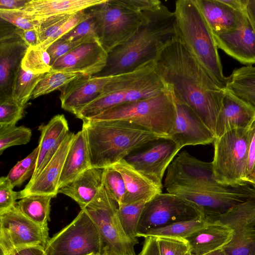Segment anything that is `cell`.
I'll use <instances>...</instances> for the list:
<instances>
[{"label":"cell","mask_w":255,"mask_h":255,"mask_svg":"<svg viewBox=\"0 0 255 255\" xmlns=\"http://www.w3.org/2000/svg\"><path fill=\"white\" fill-rule=\"evenodd\" d=\"M154 61L157 72L174 99L192 109L215 136L226 90L174 36L161 47Z\"/></svg>","instance_id":"obj_1"},{"label":"cell","mask_w":255,"mask_h":255,"mask_svg":"<svg viewBox=\"0 0 255 255\" xmlns=\"http://www.w3.org/2000/svg\"><path fill=\"white\" fill-rule=\"evenodd\" d=\"M144 19L126 41L108 53L107 63L97 76H114L154 60L161 47L174 34V14L160 1L144 10Z\"/></svg>","instance_id":"obj_2"},{"label":"cell","mask_w":255,"mask_h":255,"mask_svg":"<svg viewBox=\"0 0 255 255\" xmlns=\"http://www.w3.org/2000/svg\"><path fill=\"white\" fill-rule=\"evenodd\" d=\"M82 121L91 167L112 166L149 142L162 138L127 121Z\"/></svg>","instance_id":"obj_3"},{"label":"cell","mask_w":255,"mask_h":255,"mask_svg":"<svg viewBox=\"0 0 255 255\" xmlns=\"http://www.w3.org/2000/svg\"><path fill=\"white\" fill-rule=\"evenodd\" d=\"M174 37L223 89L225 76L214 35L195 0L175 2Z\"/></svg>","instance_id":"obj_4"},{"label":"cell","mask_w":255,"mask_h":255,"mask_svg":"<svg viewBox=\"0 0 255 255\" xmlns=\"http://www.w3.org/2000/svg\"><path fill=\"white\" fill-rule=\"evenodd\" d=\"M169 90L157 72L154 61L134 70L114 76L96 99L76 115L82 120L92 118L113 107L159 95Z\"/></svg>","instance_id":"obj_5"},{"label":"cell","mask_w":255,"mask_h":255,"mask_svg":"<svg viewBox=\"0 0 255 255\" xmlns=\"http://www.w3.org/2000/svg\"><path fill=\"white\" fill-rule=\"evenodd\" d=\"M158 0H105L90 12L94 17L97 37L108 53L128 39L144 19V10Z\"/></svg>","instance_id":"obj_6"},{"label":"cell","mask_w":255,"mask_h":255,"mask_svg":"<svg viewBox=\"0 0 255 255\" xmlns=\"http://www.w3.org/2000/svg\"><path fill=\"white\" fill-rule=\"evenodd\" d=\"M175 118V99L169 89L155 96L113 107L89 119L127 121L166 138L172 129Z\"/></svg>","instance_id":"obj_7"},{"label":"cell","mask_w":255,"mask_h":255,"mask_svg":"<svg viewBox=\"0 0 255 255\" xmlns=\"http://www.w3.org/2000/svg\"><path fill=\"white\" fill-rule=\"evenodd\" d=\"M250 125L215 138L212 163L215 179L219 184L232 187L248 184L246 177Z\"/></svg>","instance_id":"obj_8"},{"label":"cell","mask_w":255,"mask_h":255,"mask_svg":"<svg viewBox=\"0 0 255 255\" xmlns=\"http://www.w3.org/2000/svg\"><path fill=\"white\" fill-rule=\"evenodd\" d=\"M119 204L103 185L84 209L99 233L101 255H135L136 245L125 233L118 216Z\"/></svg>","instance_id":"obj_9"},{"label":"cell","mask_w":255,"mask_h":255,"mask_svg":"<svg viewBox=\"0 0 255 255\" xmlns=\"http://www.w3.org/2000/svg\"><path fill=\"white\" fill-rule=\"evenodd\" d=\"M46 255H101V238L94 223L81 209L69 225L50 238Z\"/></svg>","instance_id":"obj_10"},{"label":"cell","mask_w":255,"mask_h":255,"mask_svg":"<svg viewBox=\"0 0 255 255\" xmlns=\"http://www.w3.org/2000/svg\"><path fill=\"white\" fill-rule=\"evenodd\" d=\"M200 207L207 221L231 208L249 199L255 198V188L249 184L232 187L217 183L201 188L173 187L166 188Z\"/></svg>","instance_id":"obj_11"},{"label":"cell","mask_w":255,"mask_h":255,"mask_svg":"<svg viewBox=\"0 0 255 255\" xmlns=\"http://www.w3.org/2000/svg\"><path fill=\"white\" fill-rule=\"evenodd\" d=\"M201 218H205L202 209L196 204L175 194L162 192L145 203L139 220L137 237L151 229Z\"/></svg>","instance_id":"obj_12"},{"label":"cell","mask_w":255,"mask_h":255,"mask_svg":"<svg viewBox=\"0 0 255 255\" xmlns=\"http://www.w3.org/2000/svg\"><path fill=\"white\" fill-rule=\"evenodd\" d=\"M49 239L48 225L32 221L16 206L0 214V249L3 255L28 246H38L45 249Z\"/></svg>","instance_id":"obj_13"},{"label":"cell","mask_w":255,"mask_h":255,"mask_svg":"<svg viewBox=\"0 0 255 255\" xmlns=\"http://www.w3.org/2000/svg\"><path fill=\"white\" fill-rule=\"evenodd\" d=\"M217 222L233 231L223 249L228 255H255V198L239 204L207 220Z\"/></svg>","instance_id":"obj_14"},{"label":"cell","mask_w":255,"mask_h":255,"mask_svg":"<svg viewBox=\"0 0 255 255\" xmlns=\"http://www.w3.org/2000/svg\"><path fill=\"white\" fill-rule=\"evenodd\" d=\"M181 148L173 141L160 138L131 153L124 159L137 171L163 188L166 170Z\"/></svg>","instance_id":"obj_15"},{"label":"cell","mask_w":255,"mask_h":255,"mask_svg":"<svg viewBox=\"0 0 255 255\" xmlns=\"http://www.w3.org/2000/svg\"><path fill=\"white\" fill-rule=\"evenodd\" d=\"M217 183L212 162L201 161L183 150L168 166L164 186L166 188H201Z\"/></svg>","instance_id":"obj_16"},{"label":"cell","mask_w":255,"mask_h":255,"mask_svg":"<svg viewBox=\"0 0 255 255\" xmlns=\"http://www.w3.org/2000/svg\"><path fill=\"white\" fill-rule=\"evenodd\" d=\"M213 35L218 48L227 54L247 66L255 64V29L246 10L239 11L233 27Z\"/></svg>","instance_id":"obj_17"},{"label":"cell","mask_w":255,"mask_h":255,"mask_svg":"<svg viewBox=\"0 0 255 255\" xmlns=\"http://www.w3.org/2000/svg\"><path fill=\"white\" fill-rule=\"evenodd\" d=\"M0 24V100L11 98L15 75L28 47L15 33L16 27Z\"/></svg>","instance_id":"obj_18"},{"label":"cell","mask_w":255,"mask_h":255,"mask_svg":"<svg viewBox=\"0 0 255 255\" xmlns=\"http://www.w3.org/2000/svg\"><path fill=\"white\" fill-rule=\"evenodd\" d=\"M108 53L98 38L85 42L56 60L51 69L93 76L105 67Z\"/></svg>","instance_id":"obj_19"},{"label":"cell","mask_w":255,"mask_h":255,"mask_svg":"<svg viewBox=\"0 0 255 255\" xmlns=\"http://www.w3.org/2000/svg\"><path fill=\"white\" fill-rule=\"evenodd\" d=\"M175 102L176 118L172 129L166 138L173 141L181 148L187 145L213 143L214 134L194 111L175 99Z\"/></svg>","instance_id":"obj_20"},{"label":"cell","mask_w":255,"mask_h":255,"mask_svg":"<svg viewBox=\"0 0 255 255\" xmlns=\"http://www.w3.org/2000/svg\"><path fill=\"white\" fill-rule=\"evenodd\" d=\"M113 77L80 75L60 91L62 108L76 116L100 96Z\"/></svg>","instance_id":"obj_21"},{"label":"cell","mask_w":255,"mask_h":255,"mask_svg":"<svg viewBox=\"0 0 255 255\" xmlns=\"http://www.w3.org/2000/svg\"><path fill=\"white\" fill-rule=\"evenodd\" d=\"M69 132L55 154L39 174L25 188L18 192V199L33 194L53 195L58 193V183L63 165L75 136Z\"/></svg>","instance_id":"obj_22"},{"label":"cell","mask_w":255,"mask_h":255,"mask_svg":"<svg viewBox=\"0 0 255 255\" xmlns=\"http://www.w3.org/2000/svg\"><path fill=\"white\" fill-rule=\"evenodd\" d=\"M255 120V110L226 90L215 131V138L232 129L247 128Z\"/></svg>","instance_id":"obj_23"},{"label":"cell","mask_w":255,"mask_h":255,"mask_svg":"<svg viewBox=\"0 0 255 255\" xmlns=\"http://www.w3.org/2000/svg\"><path fill=\"white\" fill-rule=\"evenodd\" d=\"M41 135L37 164L29 181H32L52 158L69 131L68 124L64 115H57L46 125L39 128Z\"/></svg>","instance_id":"obj_24"},{"label":"cell","mask_w":255,"mask_h":255,"mask_svg":"<svg viewBox=\"0 0 255 255\" xmlns=\"http://www.w3.org/2000/svg\"><path fill=\"white\" fill-rule=\"evenodd\" d=\"M112 166L120 173L125 182L126 192L122 204L147 202L162 193V188L137 171L124 159Z\"/></svg>","instance_id":"obj_25"},{"label":"cell","mask_w":255,"mask_h":255,"mask_svg":"<svg viewBox=\"0 0 255 255\" xmlns=\"http://www.w3.org/2000/svg\"><path fill=\"white\" fill-rule=\"evenodd\" d=\"M233 231L217 222H208L204 227L186 238L192 255H203L223 249L231 241Z\"/></svg>","instance_id":"obj_26"},{"label":"cell","mask_w":255,"mask_h":255,"mask_svg":"<svg viewBox=\"0 0 255 255\" xmlns=\"http://www.w3.org/2000/svg\"><path fill=\"white\" fill-rule=\"evenodd\" d=\"M105 0H30L21 9L40 21L51 16L72 14L98 6Z\"/></svg>","instance_id":"obj_27"},{"label":"cell","mask_w":255,"mask_h":255,"mask_svg":"<svg viewBox=\"0 0 255 255\" xmlns=\"http://www.w3.org/2000/svg\"><path fill=\"white\" fill-rule=\"evenodd\" d=\"M90 167L86 133L82 128L75 134L67 153L58 183V190L68 185Z\"/></svg>","instance_id":"obj_28"},{"label":"cell","mask_w":255,"mask_h":255,"mask_svg":"<svg viewBox=\"0 0 255 255\" xmlns=\"http://www.w3.org/2000/svg\"><path fill=\"white\" fill-rule=\"evenodd\" d=\"M103 171L104 168L91 167L58 192L73 199L83 209L95 198L102 187Z\"/></svg>","instance_id":"obj_29"},{"label":"cell","mask_w":255,"mask_h":255,"mask_svg":"<svg viewBox=\"0 0 255 255\" xmlns=\"http://www.w3.org/2000/svg\"><path fill=\"white\" fill-rule=\"evenodd\" d=\"M213 34L227 31L237 23L238 12L221 0H195Z\"/></svg>","instance_id":"obj_30"},{"label":"cell","mask_w":255,"mask_h":255,"mask_svg":"<svg viewBox=\"0 0 255 255\" xmlns=\"http://www.w3.org/2000/svg\"><path fill=\"white\" fill-rule=\"evenodd\" d=\"M226 90L255 110V67L246 65L234 69L228 77Z\"/></svg>","instance_id":"obj_31"},{"label":"cell","mask_w":255,"mask_h":255,"mask_svg":"<svg viewBox=\"0 0 255 255\" xmlns=\"http://www.w3.org/2000/svg\"><path fill=\"white\" fill-rule=\"evenodd\" d=\"M53 195L33 194L21 198L16 204L20 212L41 225H48L50 220V201Z\"/></svg>","instance_id":"obj_32"},{"label":"cell","mask_w":255,"mask_h":255,"mask_svg":"<svg viewBox=\"0 0 255 255\" xmlns=\"http://www.w3.org/2000/svg\"><path fill=\"white\" fill-rule=\"evenodd\" d=\"M208 222L204 218L176 222L151 229L140 237H165L186 239L205 226Z\"/></svg>","instance_id":"obj_33"},{"label":"cell","mask_w":255,"mask_h":255,"mask_svg":"<svg viewBox=\"0 0 255 255\" xmlns=\"http://www.w3.org/2000/svg\"><path fill=\"white\" fill-rule=\"evenodd\" d=\"M45 74H35L19 67L13 83L11 98L22 106L31 98L33 92Z\"/></svg>","instance_id":"obj_34"},{"label":"cell","mask_w":255,"mask_h":255,"mask_svg":"<svg viewBox=\"0 0 255 255\" xmlns=\"http://www.w3.org/2000/svg\"><path fill=\"white\" fill-rule=\"evenodd\" d=\"M81 75L82 74L76 72L50 69L45 74L36 86L31 99H34L56 90L61 91L68 84Z\"/></svg>","instance_id":"obj_35"},{"label":"cell","mask_w":255,"mask_h":255,"mask_svg":"<svg viewBox=\"0 0 255 255\" xmlns=\"http://www.w3.org/2000/svg\"><path fill=\"white\" fill-rule=\"evenodd\" d=\"M146 203L137 202L119 205L118 216L123 229L127 235L136 244L138 243L137 226Z\"/></svg>","instance_id":"obj_36"},{"label":"cell","mask_w":255,"mask_h":255,"mask_svg":"<svg viewBox=\"0 0 255 255\" xmlns=\"http://www.w3.org/2000/svg\"><path fill=\"white\" fill-rule=\"evenodd\" d=\"M21 67L35 74L46 73L51 68L50 55L47 50L39 46L28 47L22 59Z\"/></svg>","instance_id":"obj_37"},{"label":"cell","mask_w":255,"mask_h":255,"mask_svg":"<svg viewBox=\"0 0 255 255\" xmlns=\"http://www.w3.org/2000/svg\"><path fill=\"white\" fill-rule=\"evenodd\" d=\"M39 147L37 146L25 158L18 161L9 171L7 178L12 186H21L35 171L38 156Z\"/></svg>","instance_id":"obj_38"},{"label":"cell","mask_w":255,"mask_h":255,"mask_svg":"<svg viewBox=\"0 0 255 255\" xmlns=\"http://www.w3.org/2000/svg\"><path fill=\"white\" fill-rule=\"evenodd\" d=\"M31 136V130L23 126L0 128V154L9 147L27 143Z\"/></svg>","instance_id":"obj_39"},{"label":"cell","mask_w":255,"mask_h":255,"mask_svg":"<svg viewBox=\"0 0 255 255\" xmlns=\"http://www.w3.org/2000/svg\"><path fill=\"white\" fill-rule=\"evenodd\" d=\"M103 185L119 205L123 203L126 192L125 182L120 173L112 166L104 168Z\"/></svg>","instance_id":"obj_40"},{"label":"cell","mask_w":255,"mask_h":255,"mask_svg":"<svg viewBox=\"0 0 255 255\" xmlns=\"http://www.w3.org/2000/svg\"><path fill=\"white\" fill-rule=\"evenodd\" d=\"M154 239L157 255H192L186 239L165 237H154Z\"/></svg>","instance_id":"obj_41"},{"label":"cell","mask_w":255,"mask_h":255,"mask_svg":"<svg viewBox=\"0 0 255 255\" xmlns=\"http://www.w3.org/2000/svg\"><path fill=\"white\" fill-rule=\"evenodd\" d=\"M24 107L12 98L0 100V128L15 126L22 119Z\"/></svg>","instance_id":"obj_42"},{"label":"cell","mask_w":255,"mask_h":255,"mask_svg":"<svg viewBox=\"0 0 255 255\" xmlns=\"http://www.w3.org/2000/svg\"><path fill=\"white\" fill-rule=\"evenodd\" d=\"M0 19L16 28L27 30L38 28L40 21L22 9H0Z\"/></svg>","instance_id":"obj_43"},{"label":"cell","mask_w":255,"mask_h":255,"mask_svg":"<svg viewBox=\"0 0 255 255\" xmlns=\"http://www.w3.org/2000/svg\"><path fill=\"white\" fill-rule=\"evenodd\" d=\"M72 14L53 16L40 20L38 28L40 45L53 36Z\"/></svg>","instance_id":"obj_44"},{"label":"cell","mask_w":255,"mask_h":255,"mask_svg":"<svg viewBox=\"0 0 255 255\" xmlns=\"http://www.w3.org/2000/svg\"><path fill=\"white\" fill-rule=\"evenodd\" d=\"M96 36H88L74 41H67L60 38L53 43L47 49L51 58V65L57 59L79 45L88 41Z\"/></svg>","instance_id":"obj_45"},{"label":"cell","mask_w":255,"mask_h":255,"mask_svg":"<svg viewBox=\"0 0 255 255\" xmlns=\"http://www.w3.org/2000/svg\"><path fill=\"white\" fill-rule=\"evenodd\" d=\"M90 16V12H85V10L72 14L53 36L38 46L47 50L53 43L72 30L80 23L89 18Z\"/></svg>","instance_id":"obj_46"},{"label":"cell","mask_w":255,"mask_h":255,"mask_svg":"<svg viewBox=\"0 0 255 255\" xmlns=\"http://www.w3.org/2000/svg\"><path fill=\"white\" fill-rule=\"evenodd\" d=\"M90 13L89 18L80 23L60 38L67 41H74L88 36L97 37L96 20L92 13Z\"/></svg>","instance_id":"obj_47"},{"label":"cell","mask_w":255,"mask_h":255,"mask_svg":"<svg viewBox=\"0 0 255 255\" xmlns=\"http://www.w3.org/2000/svg\"><path fill=\"white\" fill-rule=\"evenodd\" d=\"M7 177L0 178V214L3 213L16 205L18 192L13 190Z\"/></svg>","instance_id":"obj_48"},{"label":"cell","mask_w":255,"mask_h":255,"mask_svg":"<svg viewBox=\"0 0 255 255\" xmlns=\"http://www.w3.org/2000/svg\"><path fill=\"white\" fill-rule=\"evenodd\" d=\"M255 173V120L250 125L246 182Z\"/></svg>","instance_id":"obj_49"},{"label":"cell","mask_w":255,"mask_h":255,"mask_svg":"<svg viewBox=\"0 0 255 255\" xmlns=\"http://www.w3.org/2000/svg\"><path fill=\"white\" fill-rule=\"evenodd\" d=\"M14 31L28 47H37L40 45L38 29L23 30L15 27Z\"/></svg>","instance_id":"obj_50"},{"label":"cell","mask_w":255,"mask_h":255,"mask_svg":"<svg viewBox=\"0 0 255 255\" xmlns=\"http://www.w3.org/2000/svg\"><path fill=\"white\" fill-rule=\"evenodd\" d=\"M30 0H0V9L16 10L23 8Z\"/></svg>","instance_id":"obj_51"},{"label":"cell","mask_w":255,"mask_h":255,"mask_svg":"<svg viewBox=\"0 0 255 255\" xmlns=\"http://www.w3.org/2000/svg\"><path fill=\"white\" fill-rule=\"evenodd\" d=\"M144 241L141 251L138 255H157L153 236L146 237Z\"/></svg>","instance_id":"obj_52"},{"label":"cell","mask_w":255,"mask_h":255,"mask_svg":"<svg viewBox=\"0 0 255 255\" xmlns=\"http://www.w3.org/2000/svg\"><path fill=\"white\" fill-rule=\"evenodd\" d=\"M15 251L18 255H46L45 249L38 246L26 247Z\"/></svg>","instance_id":"obj_53"},{"label":"cell","mask_w":255,"mask_h":255,"mask_svg":"<svg viewBox=\"0 0 255 255\" xmlns=\"http://www.w3.org/2000/svg\"><path fill=\"white\" fill-rule=\"evenodd\" d=\"M222 2L227 5L236 11H246L248 0H221Z\"/></svg>","instance_id":"obj_54"},{"label":"cell","mask_w":255,"mask_h":255,"mask_svg":"<svg viewBox=\"0 0 255 255\" xmlns=\"http://www.w3.org/2000/svg\"><path fill=\"white\" fill-rule=\"evenodd\" d=\"M246 10L247 15L255 29V0H248Z\"/></svg>","instance_id":"obj_55"},{"label":"cell","mask_w":255,"mask_h":255,"mask_svg":"<svg viewBox=\"0 0 255 255\" xmlns=\"http://www.w3.org/2000/svg\"><path fill=\"white\" fill-rule=\"evenodd\" d=\"M203 255H228L223 249L217 250Z\"/></svg>","instance_id":"obj_56"},{"label":"cell","mask_w":255,"mask_h":255,"mask_svg":"<svg viewBox=\"0 0 255 255\" xmlns=\"http://www.w3.org/2000/svg\"><path fill=\"white\" fill-rule=\"evenodd\" d=\"M247 183L255 188V173L248 180Z\"/></svg>","instance_id":"obj_57"},{"label":"cell","mask_w":255,"mask_h":255,"mask_svg":"<svg viewBox=\"0 0 255 255\" xmlns=\"http://www.w3.org/2000/svg\"><path fill=\"white\" fill-rule=\"evenodd\" d=\"M8 255H18V254L16 251H13V252L9 253Z\"/></svg>","instance_id":"obj_58"},{"label":"cell","mask_w":255,"mask_h":255,"mask_svg":"<svg viewBox=\"0 0 255 255\" xmlns=\"http://www.w3.org/2000/svg\"><path fill=\"white\" fill-rule=\"evenodd\" d=\"M99 255V254H90V255Z\"/></svg>","instance_id":"obj_59"},{"label":"cell","mask_w":255,"mask_h":255,"mask_svg":"<svg viewBox=\"0 0 255 255\" xmlns=\"http://www.w3.org/2000/svg\"><path fill=\"white\" fill-rule=\"evenodd\" d=\"M0 255H3L2 253H0Z\"/></svg>","instance_id":"obj_60"}]
</instances>
